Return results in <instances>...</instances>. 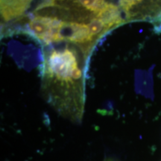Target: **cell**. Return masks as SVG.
Returning <instances> with one entry per match:
<instances>
[{
  "mask_svg": "<svg viewBox=\"0 0 161 161\" xmlns=\"http://www.w3.org/2000/svg\"><path fill=\"white\" fill-rule=\"evenodd\" d=\"M78 54L66 46L53 49L45 59V76L51 86V103L60 113L73 120H79L84 111V92L80 86L82 72Z\"/></svg>",
  "mask_w": 161,
  "mask_h": 161,
  "instance_id": "cell-1",
  "label": "cell"
},
{
  "mask_svg": "<svg viewBox=\"0 0 161 161\" xmlns=\"http://www.w3.org/2000/svg\"><path fill=\"white\" fill-rule=\"evenodd\" d=\"M33 0H1V15L4 22H9L23 16Z\"/></svg>",
  "mask_w": 161,
  "mask_h": 161,
  "instance_id": "cell-2",
  "label": "cell"
},
{
  "mask_svg": "<svg viewBox=\"0 0 161 161\" xmlns=\"http://www.w3.org/2000/svg\"><path fill=\"white\" fill-rule=\"evenodd\" d=\"M96 18H98L103 22L107 30H109L123 22L122 11L119 5L109 2L107 3L103 8L98 12Z\"/></svg>",
  "mask_w": 161,
  "mask_h": 161,
  "instance_id": "cell-3",
  "label": "cell"
},
{
  "mask_svg": "<svg viewBox=\"0 0 161 161\" xmlns=\"http://www.w3.org/2000/svg\"><path fill=\"white\" fill-rule=\"evenodd\" d=\"M104 161H118V160H115V159H114L112 158H106L105 160H104Z\"/></svg>",
  "mask_w": 161,
  "mask_h": 161,
  "instance_id": "cell-4",
  "label": "cell"
}]
</instances>
